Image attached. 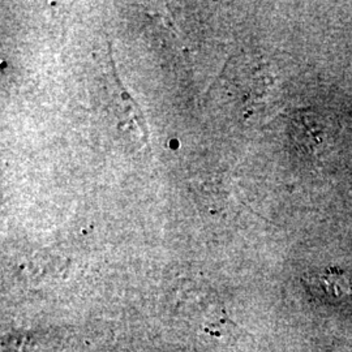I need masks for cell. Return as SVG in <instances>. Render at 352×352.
Listing matches in <instances>:
<instances>
[{"label":"cell","mask_w":352,"mask_h":352,"mask_svg":"<svg viewBox=\"0 0 352 352\" xmlns=\"http://www.w3.org/2000/svg\"><path fill=\"white\" fill-rule=\"evenodd\" d=\"M325 289L333 296L350 295L352 292L351 280L338 270H327L322 277Z\"/></svg>","instance_id":"1"},{"label":"cell","mask_w":352,"mask_h":352,"mask_svg":"<svg viewBox=\"0 0 352 352\" xmlns=\"http://www.w3.org/2000/svg\"><path fill=\"white\" fill-rule=\"evenodd\" d=\"M331 352H346V351H331Z\"/></svg>","instance_id":"2"}]
</instances>
